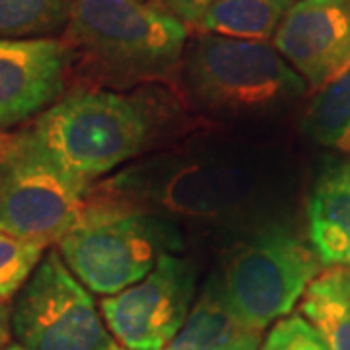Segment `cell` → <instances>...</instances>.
Returning <instances> with one entry per match:
<instances>
[{
	"mask_svg": "<svg viewBox=\"0 0 350 350\" xmlns=\"http://www.w3.org/2000/svg\"><path fill=\"white\" fill-rule=\"evenodd\" d=\"M63 41L103 82L131 86L175 75L187 27L142 0H70Z\"/></svg>",
	"mask_w": 350,
	"mask_h": 350,
	"instance_id": "obj_1",
	"label": "cell"
},
{
	"mask_svg": "<svg viewBox=\"0 0 350 350\" xmlns=\"http://www.w3.org/2000/svg\"><path fill=\"white\" fill-rule=\"evenodd\" d=\"M152 131L146 101L109 90H76L25 129L53 162L88 185L137 156Z\"/></svg>",
	"mask_w": 350,
	"mask_h": 350,
	"instance_id": "obj_2",
	"label": "cell"
},
{
	"mask_svg": "<svg viewBox=\"0 0 350 350\" xmlns=\"http://www.w3.org/2000/svg\"><path fill=\"white\" fill-rule=\"evenodd\" d=\"M181 75L200 107L234 119L273 115L308 90L271 43L213 33H200L185 47Z\"/></svg>",
	"mask_w": 350,
	"mask_h": 350,
	"instance_id": "obj_3",
	"label": "cell"
},
{
	"mask_svg": "<svg viewBox=\"0 0 350 350\" xmlns=\"http://www.w3.org/2000/svg\"><path fill=\"white\" fill-rule=\"evenodd\" d=\"M181 250L183 236L172 220L121 204L88 202L59 241L68 271L105 298L140 282L162 257Z\"/></svg>",
	"mask_w": 350,
	"mask_h": 350,
	"instance_id": "obj_4",
	"label": "cell"
},
{
	"mask_svg": "<svg viewBox=\"0 0 350 350\" xmlns=\"http://www.w3.org/2000/svg\"><path fill=\"white\" fill-rule=\"evenodd\" d=\"M319 275L310 241L286 226H267L239 243L220 273L239 323L255 333L288 317Z\"/></svg>",
	"mask_w": 350,
	"mask_h": 350,
	"instance_id": "obj_5",
	"label": "cell"
},
{
	"mask_svg": "<svg viewBox=\"0 0 350 350\" xmlns=\"http://www.w3.org/2000/svg\"><path fill=\"white\" fill-rule=\"evenodd\" d=\"M88 187L22 131L0 165V230L43 247L59 243L84 213Z\"/></svg>",
	"mask_w": 350,
	"mask_h": 350,
	"instance_id": "obj_6",
	"label": "cell"
},
{
	"mask_svg": "<svg viewBox=\"0 0 350 350\" xmlns=\"http://www.w3.org/2000/svg\"><path fill=\"white\" fill-rule=\"evenodd\" d=\"M10 325L25 350H119L90 290L55 250L16 294Z\"/></svg>",
	"mask_w": 350,
	"mask_h": 350,
	"instance_id": "obj_7",
	"label": "cell"
},
{
	"mask_svg": "<svg viewBox=\"0 0 350 350\" xmlns=\"http://www.w3.org/2000/svg\"><path fill=\"white\" fill-rule=\"evenodd\" d=\"M197 292V265L165 255L140 282L101 300V317L126 350H163L179 333Z\"/></svg>",
	"mask_w": 350,
	"mask_h": 350,
	"instance_id": "obj_8",
	"label": "cell"
},
{
	"mask_svg": "<svg viewBox=\"0 0 350 350\" xmlns=\"http://www.w3.org/2000/svg\"><path fill=\"white\" fill-rule=\"evenodd\" d=\"M75 53L63 39H0V131L63 98Z\"/></svg>",
	"mask_w": 350,
	"mask_h": 350,
	"instance_id": "obj_9",
	"label": "cell"
},
{
	"mask_svg": "<svg viewBox=\"0 0 350 350\" xmlns=\"http://www.w3.org/2000/svg\"><path fill=\"white\" fill-rule=\"evenodd\" d=\"M273 47L308 86L321 88L350 64V0H296Z\"/></svg>",
	"mask_w": 350,
	"mask_h": 350,
	"instance_id": "obj_10",
	"label": "cell"
},
{
	"mask_svg": "<svg viewBox=\"0 0 350 350\" xmlns=\"http://www.w3.org/2000/svg\"><path fill=\"white\" fill-rule=\"evenodd\" d=\"M308 241L321 267L350 269V163L327 165L308 202Z\"/></svg>",
	"mask_w": 350,
	"mask_h": 350,
	"instance_id": "obj_11",
	"label": "cell"
},
{
	"mask_svg": "<svg viewBox=\"0 0 350 350\" xmlns=\"http://www.w3.org/2000/svg\"><path fill=\"white\" fill-rule=\"evenodd\" d=\"M247 329L226 298L220 275H211L179 333L163 350H226Z\"/></svg>",
	"mask_w": 350,
	"mask_h": 350,
	"instance_id": "obj_12",
	"label": "cell"
},
{
	"mask_svg": "<svg viewBox=\"0 0 350 350\" xmlns=\"http://www.w3.org/2000/svg\"><path fill=\"white\" fill-rule=\"evenodd\" d=\"M300 313L312 323L327 350H350V269H327L301 296Z\"/></svg>",
	"mask_w": 350,
	"mask_h": 350,
	"instance_id": "obj_13",
	"label": "cell"
},
{
	"mask_svg": "<svg viewBox=\"0 0 350 350\" xmlns=\"http://www.w3.org/2000/svg\"><path fill=\"white\" fill-rule=\"evenodd\" d=\"M296 0H216L197 24L202 33L241 41L275 38Z\"/></svg>",
	"mask_w": 350,
	"mask_h": 350,
	"instance_id": "obj_14",
	"label": "cell"
},
{
	"mask_svg": "<svg viewBox=\"0 0 350 350\" xmlns=\"http://www.w3.org/2000/svg\"><path fill=\"white\" fill-rule=\"evenodd\" d=\"M304 126L317 144L350 152V64L313 96Z\"/></svg>",
	"mask_w": 350,
	"mask_h": 350,
	"instance_id": "obj_15",
	"label": "cell"
},
{
	"mask_svg": "<svg viewBox=\"0 0 350 350\" xmlns=\"http://www.w3.org/2000/svg\"><path fill=\"white\" fill-rule=\"evenodd\" d=\"M70 0H0V39L47 38L66 27Z\"/></svg>",
	"mask_w": 350,
	"mask_h": 350,
	"instance_id": "obj_16",
	"label": "cell"
},
{
	"mask_svg": "<svg viewBox=\"0 0 350 350\" xmlns=\"http://www.w3.org/2000/svg\"><path fill=\"white\" fill-rule=\"evenodd\" d=\"M43 245L14 238L0 230V300L16 298L45 255Z\"/></svg>",
	"mask_w": 350,
	"mask_h": 350,
	"instance_id": "obj_17",
	"label": "cell"
},
{
	"mask_svg": "<svg viewBox=\"0 0 350 350\" xmlns=\"http://www.w3.org/2000/svg\"><path fill=\"white\" fill-rule=\"evenodd\" d=\"M261 350H327V345L301 313H294L276 321Z\"/></svg>",
	"mask_w": 350,
	"mask_h": 350,
	"instance_id": "obj_18",
	"label": "cell"
},
{
	"mask_svg": "<svg viewBox=\"0 0 350 350\" xmlns=\"http://www.w3.org/2000/svg\"><path fill=\"white\" fill-rule=\"evenodd\" d=\"M12 325H10V306L0 300V350L10 345Z\"/></svg>",
	"mask_w": 350,
	"mask_h": 350,
	"instance_id": "obj_19",
	"label": "cell"
},
{
	"mask_svg": "<svg viewBox=\"0 0 350 350\" xmlns=\"http://www.w3.org/2000/svg\"><path fill=\"white\" fill-rule=\"evenodd\" d=\"M226 350H261V333L245 331Z\"/></svg>",
	"mask_w": 350,
	"mask_h": 350,
	"instance_id": "obj_20",
	"label": "cell"
},
{
	"mask_svg": "<svg viewBox=\"0 0 350 350\" xmlns=\"http://www.w3.org/2000/svg\"><path fill=\"white\" fill-rule=\"evenodd\" d=\"M14 137H16V135H10V133H6V131H0V165L6 160L8 152L12 150Z\"/></svg>",
	"mask_w": 350,
	"mask_h": 350,
	"instance_id": "obj_21",
	"label": "cell"
},
{
	"mask_svg": "<svg viewBox=\"0 0 350 350\" xmlns=\"http://www.w3.org/2000/svg\"><path fill=\"white\" fill-rule=\"evenodd\" d=\"M2 350H25L24 347H20V345H8L6 349H2Z\"/></svg>",
	"mask_w": 350,
	"mask_h": 350,
	"instance_id": "obj_22",
	"label": "cell"
}]
</instances>
